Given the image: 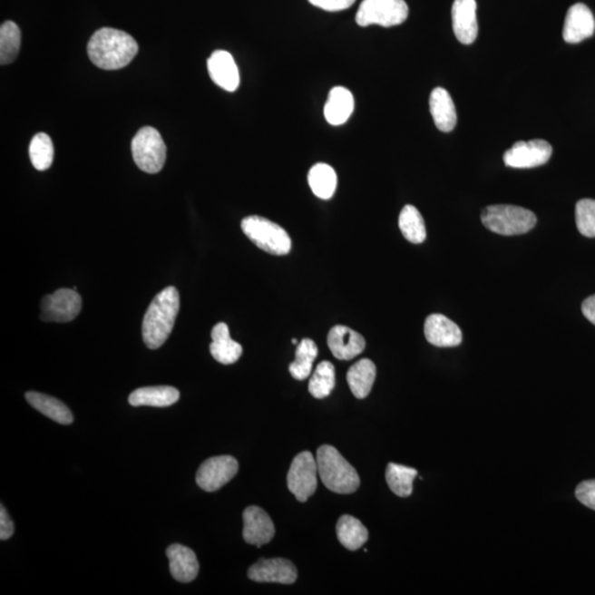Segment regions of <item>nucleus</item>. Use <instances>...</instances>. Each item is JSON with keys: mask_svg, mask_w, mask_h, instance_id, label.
<instances>
[{"mask_svg": "<svg viewBox=\"0 0 595 595\" xmlns=\"http://www.w3.org/2000/svg\"><path fill=\"white\" fill-rule=\"evenodd\" d=\"M138 54L136 40L122 30L102 28L87 44V54L97 68L120 70L132 63Z\"/></svg>", "mask_w": 595, "mask_h": 595, "instance_id": "nucleus-1", "label": "nucleus"}, {"mask_svg": "<svg viewBox=\"0 0 595 595\" xmlns=\"http://www.w3.org/2000/svg\"><path fill=\"white\" fill-rule=\"evenodd\" d=\"M180 310V296L174 287H167L153 298L142 322V337L145 345L157 350L165 345L173 330Z\"/></svg>", "mask_w": 595, "mask_h": 595, "instance_id": "nucleus-2", "label": "nucleus"}, {"mask_svg": "<svg viewBox=\"0 0 595 595\" xmlns=\"http://www.w3.org/2000/svg\"><path fill=\"white\" fill-rule=\"evenodd\" d=\"M317 471L323 484L337 494H352L360 487L361 480L353 466L332 445H322L317 451Z\"/></svg>", "mask_w": 595, "mask_h": 595, "instance_id": "nucleus-3", "label": "nucleus"}, {"mask_svg": "<svg viewBox=\"0 0 595 595\" xmlns=\"http://www.w3.org/2000/svg\"><path fill=\"white\" fill-rule=\"evenodd\" d=\"M481 219L487 229L504 236L526 234L537 224V217L531 210L506 204L485 208Z\"/></svg>", "mask_w": 595, "mask_h": 595, "instance_id": "nucleus-4", "label": "nucleus"}, {"mask_svg": "<svg viewBox=\"0 0 595 595\" xmlns=\"http://www.w3.org/2000/svg\"><path fill=\"white\" fill-rule=\"evenodd\" d=\"M242 229L258 248L266 253L284 256L290 253L291 239L280 225L263 217L251 215L242 220Z\"/></svg>", "mask_w": 595, "mask_h": 595, "instance_id": "nucleus-5", "label": "nucleus"}, {"mask_svg": "<svg viewBox=\"0 0 595 595\" xmlns=\"http://www.w3.org/2000/svg\"><path fill=\"white\" fill-rule=\"evenodd\" d=\"M133 161L141 171L158 173L166 162L167 148L156 128L143 127L132 141Z\"/></svg>", "mask_w": 595, "mask_h": 595, "instance_id": "nucleus-6", "label": "nucleus"}, {"mask_svg": "<svg viewBox=\"0 0 595 595\" xmlns=\"http://www.w3.org/2000/svg\"><path fill=\"white\" fill-rule=\"evenodd\" d=\"M408 15L405 0H363L356 19L361 27L377 24L389 28L406 22Z\"/></svg>", "mask_w": 595, "mask_h": 595, "instance_id": "nucleus-7", "label": "nucleus"}, {"mask_svg": "<svg viewBox=\"0 0 595 595\" xmlns=\"http://www.w3.org/2000/svg\"><path fill=\"white\" fill-rule=\"evenodd\" d=\"M317 476L319 471H317V459L309 451H304L292 461L287 475V484L296 499L305 502L317 491Z\"/></svg>", "mask_w": 595, "mask_h": 595, "instance_id": "nucleus-8", "label": "nucleus"}, {"mask_svg": "<svg viewBox=\"0 0 595 595\" xmlns=\"http://www.w3.org/2000/svg\"><path fill=\"white\" fill-rule=\"evenodd\" d=\"M82 298L73 289H59L41 301V319L45 322H70L79 316Z\"/></svg>", "mask_w": 595, "mask_h": 595, "instance_id": "nucleus-9", "label": "nucleus"}, {"mask_svg": "<svg viewBox=\"0 0 595 595\" xmlns=\"http://www.w3.org/2000/svg\"><path fill=\"white\" fill-rule=\"evenodd\" d=\"M552 155L551 143L542 140L518 141L502 156L507 167L531 169L546 165Z\"/></svg>", "mask_w": 595, "mask_h": 595, "instance_id": "nucleus-10", "label": "nucleus"}, {"mask_svg": "<svg viewBox=\"0 0 595 595\" xmlns=\"http://www.w3.org/2000/svg\"><path fill=\"white\" fill-rule=\"evenodd\" d=\"M238 472L239 463L233 456H214L200 466L197 483L203 491L215 492L234 479Z\"/></svg>", "mask_w": 595, "mask_h": 595, "instance_id": "nucleus-11", "label": "nucleus"}, {"mask_svg": "<svg viewBox=\"0 0 595 595\" xmlns=\"http://www.w3.org/2000/svg\"><path fill=\"white\" fill-rule=\"evenodd\" d=\"M249 578L255 582L292 584L298 578L297 568L287 559H260L249 571Z\"/></svg>", "mask_w": 595, "mask_h": 595, "instance_id": "nucleus-12", "label": "nucleus"}, {"mask_svg": "<svg viewBox=\"0 0 595 595\" xmlns=\"http://www.w3.org/2000/svg\"><path fill=\"white\" fill-rule=\"evenodd\" d=\"M244 541L260 548L273 541L275 525L271 518L258 506H249L243 512Z\"/></svg>", "mask_w": 595, "mask_h": 595, "instance_id": "nucleus-13", "label": "nucleus"}, {"mask_svg": "<svg viewBox=\"0 0 595 595\" xmlns=\"http://www.w3.org/2000/svg\"><path fill=\"white\" fill-rule=\"evenodd\" d=\"M327 346L337 360L350 361L366 350V342L360 333L350 327L336 326L327 336Z\"/></svg>", "mask_w": 595, "mask_h": 595, "instance_id": "nucleus-14", "label": "nucleus"}, {"mask_svg": "<svg viewBox=\"0 0 595 595\" xmlns=\"http://www.w3.org/2000/svg\"><path fill=\"white\" fill-rule=\"evenodd\" d=\"M595 20L591 10L584 4H576L569 8L564 20L562 37L568 44H580L592 37Z\"/></svg>", "mask_w": 595, "mask_h": 595, "instance_id": "nucleus-15", "label": "nucleus"}, {"mask_svg": "<svg viewBox=\"0 0 595 595\" xmlns=\"http://www.w3.org/2000/svg\"><path fill=\"white\" fill-rule=\"evenodd\" d=\"M451 15L456 39L463 44H473L479 33L475 0H454Z\"/></svg>", "mask_w": 595, "mask_h": 595, "instance_id": "nucleus-16", "label": "nucleus"}, {"mask_svg": "<svg viewBox=\"0 0 595 595\" xmlns=\"http://www.w3.org/2000/svg\"><path fill=\"white\" fill-rule=\"evenodd\" d=\"M424 337L430 345L454 347L463 342V332L458 325L444 315H430L424 322Z\"/></svg>", "mask_w": 595, "mask_h": 595, "instance_id": "nucleus-17", "label": "nucleus"}, {"mask_svg": "<svg viewBox=\"0 0 595 595\" xmlns=\"http://www.w3.org/2000/svg\"><path fill=\"white\" fill-rule=\"evenodd\" d=\"M210 76L215 84L228 92H235L239 86V72L235 60L228 51L218 50L208 60Z\"/></svg>", "mask_w": 595, "mask_h": 595, "instance_id": "nucleus-18", "label": "nucleus"}, {"mask_svg": "<svg viewBox=\"0 0 595 595\" xmlns=\"http://www.w3.org/2000/svg\"><path fill=\"white\" fill-rule=\"evenodd\" d=\"M429 105L434 125L438 130L444 132H453L458 122V116H456L454 102L449 92L444 87H435L431 92Z\"/></svg>", "mask_w": 595, "mask_h": 595, "instance_id": "nucleus-19", "label": "nucleus"}, {"mask_svg": "<svg viewBox=\"0 0 595 595\" xmlns=\"http://www.w3.org/2000/svg\"><path fill=\"white\" fill-rule=\"evenodd\" d=\"M167 557L171 561V572L179 582H192L198 577L200 564L191 549L182 545H171L167 549Z\"/></svg>", "mask_w": 595, "mask_h": 595, "instance_id": "nucleus-20", "label": "nucleus"}, {"mask_svg": "<svg viewBox=\"0 0 595 595\" xmlns=\"http://www.w3.org/2000/svg\"><path fill=\"white\" fill-rule=\"evenodd\" d=\"M211 337L212 343L210 346V351H211L214 360L224 366H229V364L238 362L242 356V346L230 338L229 327L225 323H218L213 327Z\"/></svg>", "mask_w": 595, "mask_h": 595, "instance_id": "nucleus-21", "label": "nucleus"}, {"mask_svg": "<svg viewBox=\"0 0 595 595\" xmlns=\"http://www.w3.org/2000/svg\"><path fill=\"white\" fill-rule=\"evenodd\" d=\"M354 97L343 86H336L330 91L325 106L326 120L333 126L346 124L354 111Z\"/></svg>", "mask_w": 595, "mask_h": 595, "instance_id": "nucleus-22", "label": "nucleus"}, {"mask_svg": "<svg viewBox=\"0 0 595 595\" xmlns=\"http://www.w3.org/2000/svg\"><path fill=\"white\" fill-rule=\"evenodd\" d=\"M180 393L171 386L142 387L131 394L128 402L133 407H168L176 404Z\"/></svg>", "mask_w": 595, "mask_h": 595, "instance_id": "nucleus-23", "label": "nucleus"}, {"mask_svg": "<svg viewBox=\"0 0 595 595\" xmlns=\"http://www.w3.org/2000/svg\"><path fill=\"white\" fill-rule=\"evenodd\" d=\"M376 378V366L368 358H363L348 369L346 379L348 386L358 399L368 396Z\"/></svg>", "mask_w": 595, "mask_h": 595, "instance_id": "nucleus-24", "label": "nucleus"}, {"mask_svg": "<svg viewBox=\"0 0 595 595\" xmlns=\"http://www.w3.org/2000/svg\"><path fill=\"white\" fill-rule=\"evenodd\" d=\"M25 399L34 409L58 424H70L73 423V415H72L71 410L59 399L37 392L25 394Z\"/></svg>", "mask_w": 595, "mask_h": 595, "instance_id": "nucleus-25", "label": "nucleus"}, {"mask_svg": "<svg viewBox=\"0 0 595 595\" xmlns=\"http://www.w3.org/2000/svg\"><path fill=\"white\" fill-rule=\"evenodd\" d=\"M337 540L348 551H357L368 541V531L361 521L351 515H343L337 524Z\"/></svg>", "mask_w": 595, "mask_h": 595, "instance_id": "nucleus-26", "label": "nucleus"}, {"mask_svg": "<svg viewBox=\"0 0 595 595\" xmlns=\"http://www.w3.org/2000/svg\"><path fill=\"white\" fill-rule=\"evenodd\" d=\"M307 182L316 197L329 200L335 196L337 186L336 171L327 163H317L307 174Z\"/></svg>", "mask_w": 595, "mask_h": 595, "instance_id": "nucleus-27", "label": "nucleus"}, {"mask_svg": "<svg viewBox=\"0 0 595 595\" xmlns=\"http://www.w3.org/2000/svg\"><path fill=\"white\" fill-rule=\"evenodd\" d=\"M400 232L413 244H422L427 238L424 220L414 205H405L398 219Z\"/></svg>", "mask_w": 595, "mask_h": 595, "instance_id": "nucleus-28", "label": "nucleus"}, {"mask_svg": "<svg viewBox=\"0 0 595 595\" xmlns=\"http://www.w3.org/2000/svg\"><path fill=\"white\" fill-rule=\"evenodd\" d=\"M317 356V346L315 341L304 338L297 346L296 360L289 366L291 376L298 381L309 377Z\"/></svg>", "mask_w": 595, "mask_h": 595, "instance_id": "nucleus-29", "label": "nucleus"}, {"mask_svg": "<svg viewBox=\"0 0 595 595\" xmlns=\"http://www.w3.org/2000/svg\"><path fill=\"white\" fill-rule=\"evenodd\" d=\"M418 475L417 470L408 466L389 463L386 469V481L389 489L399 497L412 495L414 480Z\"/></svg>", "mask_w": 595, "mask_h": 595, "instance_id": "nucleus-30", "label": "nucleus"}, {"mask_svg": "<svg viewBox=\"0 0 595 595\" xmlns=\"http://www.w3.org/2000/svg\"><path fill=\"white\" fill-rule=\"evenodd\" d=\"M22 33L16 24L6 22L0 27V63L6 65L17 59Z\"/></svg>", "mask_w": 595, "mask_h": 595, "instance_id": "nucleus-31", "label": "nucleus"}, {"mask_svg": "<svg viewBox=\"0 0 595 595\" xmlns=\"http://www.w3.org/2000/svg\"><path fill=\"white\" fill-rule=\"evenodd\" d=\"M336 386V368L333 364L323 361L317 366L309 382V392L315 398L323 399L332 393Z\"/></svg>", "mask_w": 595, "mask_h": 595, "instance_id": "nucleus-32", "label": "nucleus"}, {"mask_svg": "<svg viewBox=\"0 0 595 595\" xmlns=\"http://www.w3.org/2000/svg\"><path fill=\"white\" fill-rule=\"evenodd\" d=\"M30 161L39 171H47L53 165L54 148L53 141L44 132H39L33 138L29 146Z\"/></svg>", "mask_w": 595, "mask_h": 595, "instance_id": "nucleus-33", "label": "nucleus"}, {"mask_svg": "<svg viewBox=\"0 0 595 595\" xmlns=\"http://www.w3.org/2000/svg\"><path fill=\"white\" fill-rule=\"evenodd\" d=\"M576 223L580 233L595 238V200H580L576 205Z\"/></svg>", "mask_w": 595, "mask_h": 595, "instance_id": "nucleus-34", "label": "nucleus"}, {"mask_svg": "<svg viewBox=\"0 0 595 595\" xmlns=\"http://www.w3.org/2000/svg\"><path fill=\"white\" fill-rule=\"evenodd\" d=\"M576 496L584 506L595 511V480L584 481L576 490Z\"/></svg>", "mask_w": 595, "mask_h": 595, "instance_id": "nucleus-35", "label": "nucleus"}, {"mask_svg": "<svg viewBox=\"0 0 595 595\" xmlns=\"http://www.w3.org/2000/svg\"><path fill=\"white\" fill-rule=\"evenodd\" d=\"M356 0H309L315 7L326 10V12H342L353 6Z\"/></svg>", "mask_w": 595, "mask_h": 595, "instance_id": "nucleus-36", "label": "nucleus"}, {"mask_svg": "<svg viewBox=\"0 0 595 595\" xmlns=\"http://www.w3.org/2000/svg\"><path fill=\"white\" fill-rule=\"evenodd\" d=\"M15 525L12 518L8 515L6 510L2 505L0 509V540L7 541L10 537L14 535Z\"/></svg>", "mask_w": 595, "mask_h": 595, "instance_id": "nucleus-37", "label": "nucleus"}, {"mask_svg": "<svg viewBox=\"0 0 595 595\" xmlns=\"http://www.w3.org/2000/svg\"><path fill=\"white\" fill-rule=\"evenodd\" d=\"M582 312L584 317L595 326V295L583 301Z\"/></svg>", "mask_w": 595, "mask_h": 595, "instance_id": "nucleus-38", "label": "nucleus"}, {"mask_svg": "<svg viewBox=\"0 0 595 595\" xmlns=\"http://www.w3.org/2000/svg\"><path fill=\"white\" fill-rule=\"evenodd\" d=\"M292 343H294L296 346L299 345V342H298L297 338H292Z\"/></svg>", "mask_w": 595, "mask_h": 595, "instance_id": "nucleus-39", "label": "nucleus"}]
</instances>
